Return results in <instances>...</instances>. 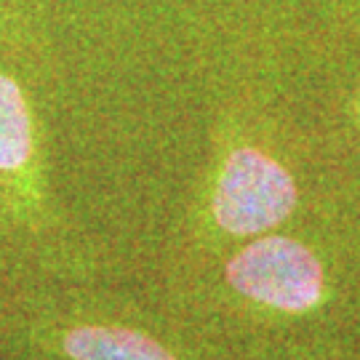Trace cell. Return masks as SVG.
<instances>
[{
	"instance_id": "obj_1",
	"label": "cell",
	"mask_w": 360,
	"mask_h": 360,
	"mask_svg": "<svg viewBox=\"0 0 360 360\" xmlns=\"http://www.w3.org/2000/svg\"><path fill=\"white\" fill-rule=\"evenodd\" d=\"M296 184L283 163L259 147L240 144L224 155L211 190V217L235 238L262 235L294 214Z\"/></svg>"
},
{
	"instance_id": "obj_2",
	"label": "cell",
	"mask_w": 360,
	"mask_h": 360,
	"mask_svg": "<svg viewBox=\"0 0 360 360\" xmlns=\"http://www.w3.org/2000/svg\"><path fill=\"white\" fill-rule=\"evenodd\" d=\"M227 281L248 299L278 309H307L323 294L321 262L307 245L283 235L245 245L227 264Z\"/></svg>"
},
{
	"instance_id": "obj_3",
	"label": "cell",
	"mask_w": 360,
	"mask_h": 360,
	"mask_svg": "<svg viewBox=\"0 0 360 360\" xmlns=\"http://www.w3.org/2000/svg\"><path fill=\"white\" fill-rule=\"evenodd\" d=\"M35 158V120L22 86L0 72V176L22 179Z\"/></svg>"
},
{
	"instance_id": "obj_4",
	"label": "cell",
	"mask_w": 360,
	"mask_h": 360,
	"mask_svg": "<svg viewBox=\"0 0 360 360\" xmlns=\"http://www.w3.org/2000/svg\"><path fill=\"white\" fill-rule=\"evenodd\" d=\"M65 352L75 360H174L158 342L126 328L83 326L65 336Z\"/></svg>"
},
{
	"instance_id": "obj_5",
	"label": "cell",
	"mask_w": 360,
	"mask_h": 360,
	"mask_svg": "<svg viewBox=\"0 0 360 360\" xmlns=\"http://www.w3.org/2000/svg\"><path fill=\"white\" fill-rule=\"evenodd\" d=\"M355 110H358V112H360V91H358V94H355Z\"/></svg>"
}]
</instances>
